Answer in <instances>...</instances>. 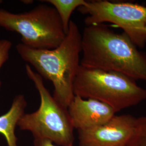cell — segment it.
Wrapping results in <instances>:
<instances>
[{
	"instance_id": "6da1fadb",
	"label": "cell",
	"mask_w": 146,
	"mask_h": 146,
	"mask_svg": "<svg viewBox=\"0 0 146 146\" xmlns=\"http://www.w3.org/2000/svg\"><path fill=\"white\" fill-rule=\"evenodd\" d=\"M81 47V66L146 82V53L139 50L125 33L115 32L105 24L86 26Z\"/></svg>"
},
{
	"instance_id": "7a4b0ae2",
	"label": "cell",
	"mask_w": 146,
	"mask_h": 146,
	"mask_svg": "<svg viewBox=\"0 0 146 146\" xmlns=\"http://www.w3.org/2000/svg\"><path fill=\"white\" fill-rule=\"evenodd\" d=\"M82 34L70 20L63 41L52 49H35L20 43L16 46L21 58L29 63L42 78L52 82L53 97L67 108L75 94L74 84L80 66Z\"/></svg>"
},
{
	"instance_id": "3957f363",
	"label": "cell",
	"mask_w": 146,
	"mask_h": 146,
	"mask_svg": "<svg viewBox=\"0 0 146 146\" xmlns=\"http://www.w3.org/2000/svg\"><path fill=\"white\" fill-rule=\"evenodd\" d=\"M27 75L33 82L40 97V104L36 111L25 113L17 126L31 132L34 140H47L55 145L73 146L74 128L68 109L60 104L44 84L42 77L30 65L25 67Z\"/></svg>"
},
{
	"instance_id": "277c9868",
	"label": "cell",
	"mask_w": 146,
	"mask_h": 146,
	"mask_svg": "<svg viewBox=\"0 0 146 146\" xmlns=\"http://www.w3.org/2000/svg\"><path fill=\"white\" fill-rule=\"evenodd\" d=\"M75 95L93 99L109 105L115 113L133 107L146 100V89L136 80L114 72L78 68L74 84Z\"/></svg>"
},
{
	"instance_id": "5b68a950",
	"label": "cell",
	"mask_w": 146,
	"mask_h": 146,
	"mask_svg": "<svg viewBox=\"0 0 146 146\" xmlns=\"http://www.w3.org/2000/svg\"><path fill=\"white\" fill-rule=\"evenodd\" d=\"M0 27L19 34L21 43L35 49L56 48L66 35L55 9L46 5L20 14L0 9Z\"/></svg>"
},
{
	"instance_id": "8992f818",
	"label": "cell",
	"mask_w": 146,
	"mask_h": 146,
	"mask_svg": "<svg viewBox=\"0 0 146 146\" xmlns=\"http://www.w3.org/2000/svg\"><path fill=\"white\" fill-rule=\"evenodd\" d=\"M78 11L87 15L86 26L111 23L121 28L138 48L146 44V6L126 2L86 1Z\"/></svg>"
},
{
	"instance_id": "52a82bcc",
	"label": "cell",
	"mask_w": 146,
	"mask_h": 146,
	"mask_svg": "<svg viewBox=\"0 0 146 146\" xmlns=\"http://www.w3.org/2000/svg\"><path fill=\"white\" fill-rule=\"evenodd\" d=\"M136 118L115 114L102 125L78 131L79 146H126L134 130Z\"/></svg>"
},
{
	"instance_id": "ba28073f",
	"label": "cell",
	"mask_w": 146,
	"mask_h": 146,
	"mask_svg": "<svg viewBox=\"0 0 146 146\" xmlns=\"http://www.w3.org/2000/svg\"><path fill=\"white\" fill-rule=\"evenodd\" d=\"M67 109L73 127L78 131L102 125L116 114L108 104L93 99H83L77 95H75Z\"/></svg>"
},
{
	"instance_id": "9c48e42d",
	"label": "cell",
	"mask_w": 146,
	"mask_h": 146,
	"mask_svg": "<svg viewBox=\"0 0 146 146\" xmlns=\"http://www.w3.org/2000/svg\"><path fill=\"white\" fill-rule=\"evenodd\" d=\"M27 106L23 94H19L14 98L11 108L0 116V134L5 136L8 146H17L15 129L19 120L25 114Z\"/></svg>"
},
{
	"instance_id": "30bf717a",
	"label": "cell",
	"mask_w": 146,
	"mask_h": 146,
	"mask_svg": "<svg viewBox=\"0 0 146 146\" xmlns=\"http://www.w3.org/2000/svg\"><path fill=\"white\" fill-rule=\"evenodd\" d=\"M41 2L50 4L57 11L66 34L67 33L70 16L76 9L84 5L85 0H44Z\"/></svg>"
},
{
	"instance_id": "8fae6325",
	"label": "cell",
	"mask_w": 146,
	"mask_h": 146,
	"mask_svg": "<svg viewBox=\"0 0 146 146\" xmlns=\"http://www.w3.org/2000/svg\"><path fill=\"white\" fill-rule=\"evenodd\" d=\"M126 146H146V116L136 118L134 130Z\"/></svg>"
},
{
	"instance_id": "7c38bea8",
	"label": "cell",
	"mask_w": 146,
	"mask_h": 146,
	"mask_svg": "<svg viewBox=\"0 0 146 146\" xmlns=\"http://www.w3.org/2000/svg\"><path fill=\"white\" fill-rule=\"evenodd\" d=\"M12 43L8 40H0V69L8 60ZM2 82L0 80V89Z\"/></svg>"
},
{
	"instance_id": "4fadbf2b",
	"label": "cell",
	"mask_w": 146,
	"mask_h": 146,
	"mask_svg": "<svg viewBox=\"0 0 146 146\" xmlns=\"http://www.w3.org/2000/svg\"><path fill=\"white\" fill-rule=\"evenodd\" d=\"M34 146H56L51 141L47 140H34Z\"/></svg>"
},
{
	"instance_id": "5bb4252c",
	"label": "cell",
	"mask_w": 146,
	"mask_h": 146,
	"mask_svg": "<svg viewBox=\"0 0 146 146\" xmlns=\"http://www.w3.org/2000/svg\"><path fill=\"white\" fill-rule=\"evenodd\" d=\"M3 2V1H2V0H0V5Z\"/></svg>"
},
{
	"instance_id": "9a60e30c",
	"label": "cell",
	"mask_w": 146,
	"mask_h": 146,
	"mask_svg": "<svg viewBox=\"0 0 146 146\" xmlns=\"http://www.w3.org/2000/svg\"></svg>"
}]
</instances>
